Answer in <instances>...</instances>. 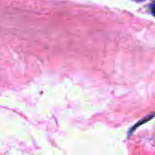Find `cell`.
Segmentation results:
<instances>
[{
	"instance_id": "1",
	"label": "cell",
	"mask_w": 155,
	"mask_h": 155,
	"mask_svg": "<svg viewBox=\"0 0 155 155\" xmlns=\"http://www.w3.org/2000/svg\"><path fill=\"white\" fill-rule=\"evenodd\" d=\"M153 117V114H151V115L150 116H147V117H145L143 120H142V121H140V122H138V124H136L135 125H134V127H133L132 129H131V131L129 132V134H131V133L133 132V131H134L137 127H139L140 125H142L143 124H144V123H146L147 121H149V120H151L152 118Z\"/></svg>"
},
{
	"instance_id": "2",
	"label": "cell",
	"mask_w": 155,
	"mask_h": 155,
	"mask_svg": "<svg viewBox=\"0 0 155 155\" xmlns=\"http://www.w3.org/2000/svg\"><path fill=\"white\" fill-rule=\"evenodd\" d=\"M153 10H154V4L152 3L151 4V13H152V15H153Z\"/></svg>"
},
{
	"instance_id": "3",
	"label": "cell",
	"mask_w": 155,
	"mask_h": 155,
	"mask_svg": "<svg viewBox=\"0 0 155 155\" xmlns=\"http://www.w3.org/2000/svg\"><path fill=\"white\" fill-rule=\"evenodd\" d=\"M134 1H137V2H143V1H145V0H134Z\"/></svg>"
}]
</instances>
